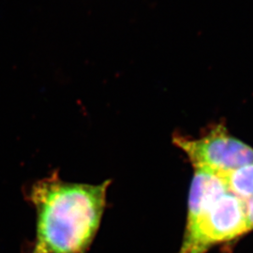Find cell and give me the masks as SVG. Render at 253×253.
Returning <instances> with one entry per match:
<instances>
[{
    "instance_id": "6da1fadb",
    "label": "cell",
    "mask_w": 253,
    "mask_h": 253,
    "mask_svg": "<svg viewBox=\"0 0 253 253\" xmlns=\"http://www.w3.org/2000/svg\"><path fill=\"white\" fill-rule=\"evenodd\" d=\"M110 184L67 182L56 172L35 182L27 195L37 212L29 253H87L100 228Z\"/></svg>"
},
{
    "instance_id": "7a4b0ae2",
    "label": "cell",
    "mask_w": 253,
    "mask_h": 253,
    "mask_svg": "<svg viewBox=\"0 0 253 253\" xmlns=\"http://www.w3.org/2000/svg\"><path fill=\"white\" fill-rule=\"evenodd\" d=\"M248 233L244 201L229 192L219 172L194 168L178 253H207Z\"/></svg>"
},
{
    "instance_id": "3957f363",
    "label": "cell",
    "mask_w": 253,
    "mask_h": 253,
    "mask_svg": "<svg viewBox=\"0 0 253 253\" xmlns=\"http://www.w3.org/2000/svg\"><path fill=\"white\" fill-rule=\"evenodd\" d=\"M173 144L188 157L193 168L226 172L253 163V147L216 125L199 138L174 135Z\"/></svg>"
},
{
    "instance_id": "277c9868",
    "label": "cell",
    "mask_w": 253,
    "mask_h": 253,
    "mask_svg": "<svg viewBox=\"0 0 253 253\" xmlns=\"http://www.w3.org/2000/svg\"><path fill=\"white\" fill-rule=\"evenodd\" d=\"M219 173L225 181L229 192L244 202L253 198V163Z\"/></svg>"
},
{
    "instance_id": "5b68a950",
    "label": "cell",
    "mask_w": 253,
    "mask_h": 253,
    "mask_svg": "<svg viewBox=\"0 0 253 253\" xmlns=\"http://www.w3.org/2000/svg\"><path fill=\"white\" fill-rule=\"evenodd\" d=\"M246 204V215L248 221L249 232L253 230V197L245 202Z\"/></svg>"
}]
</instances>
